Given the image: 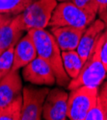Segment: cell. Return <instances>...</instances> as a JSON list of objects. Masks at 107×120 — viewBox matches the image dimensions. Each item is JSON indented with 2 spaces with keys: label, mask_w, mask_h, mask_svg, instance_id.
Masks as SVG:
<instances>
[{
  "label": "cell",
  "mask_w": 107,
  "mask_h": 120,
  "mask_svg": "<svg viewBox=\"0 0 107 120\" xmlns=\"http://www.w3.org/2000/svg\"><path fill=\"white\" fill-rule=\"evenodd\" d=\"M27 33L33 38L38 56L51 67L56 78V83L62 87H67L71 79L64 68L62 50L54 36L45 29H31Z\"/></svg>",
  "instance_id": "1"
},
{
  "label": "cell",
  "mask_w": 107,
  "mask_h": 120,
  "mask_svg": "<svg viewBox=\"0 0 107 120\" xmlns=\"http://www.w3.org/2000/svg\"><path fill=\"white\" fill-rule=\"evenodd\" d=\"M107 76V71L99 57V39L90 57L86 60L80 72L75 78L71 79L67 89H72L82 86L99 87Z\"/></svg>",
  "instance_id": "2"
},
{
  "label": "cell",
  "mask_w": 107,
  "mask_h": 120,
  "mask_svg": "<svg viewBox=\"0 0 107 120\" xmlns=\"http://www.w3.org/2000/svg\"><path fill=\"white\" fill-rule=\"evenodd\" d=\"M96 15L86 13L77 7L72 1H65L57 4L53 11L48 26L62 27L71 26L75 28L86 29L95 19Z\"/></svg>",
  "instance_id": "3"
},
{
  "label": "cell",
  "mask_w": 107,
  "mask_h": 120,
  "mask_svg": "<svg viewBox=\"0 0 107 120\" xmlns=\"http://www.w3.org/2000/svg\"><path fill=\"white\" fill-rule=\"evenodd\" d=\"M99 94V87L79 86L69 94L67 99V118L71 120H85V117L96 103Z\"/></svg>",
  "instance_id": "4"
},
{
  "label": "cell",
  "mask_w": 107,
  "mask_h": 120,
  "mask_svg": "<svg viewBox=\"0 0 107 120\" xmlns=\"http://www.w3.org/2000/svg\"><path fill=\"white\" fill-rule=\"evenodd\" d=\"M57 0H35L21 13L26 31L45 29L51 19Z\"/></svg>",
  "instance_id": "5"
},
{
  "label": "cell",
  "mask_w": 107,
  "mask_h": 120,
  "mask_svg": "<svg viewBox=\"0 0 107 120\" xmlns=\"http://www.w3.org/2000/svg\"><path fill=\"white\" fill-rule=\"evenodd\" d=\"M50 89L25 86L22 88V109L20 120H40L45 98Z\"/></svg>",
  "instance_id": "6"
},
{
  "label": "cell",
  "mask_w": 107,
  "mask_h": 120,
  "mask_svg": "<svg viewBox=\"0 0 107 120\" xmlns=\"http://www.w3.org/2000/svg\"><path fill=\"white\" fill-rule=\"evenodd\" d=\"M67 99L69 93L62 88L55 87L48 92L43 108V119L65 120L67 118Z\"/></svg>",
  "instance_id": "7"
},
{
  "label": "cell",
  "mask_w": 107,
  "mask_h": 120,
  "mask_svg": "<svg viewBox=\"0 0 107 120\" xmlns=\"http://www.w3.org/2000/svg\"><path fill=\"white\" fill-rule=\"evenodd\" d=\"M22 77L35 86H53L56 83L51 67L39 56L22 68Z\"/></svg>",
  "instance_id": "8"
},
{
  "label": "cell",
  "mask_w": 107,
  "mask_h": 120,
  "mask_svg": "<svg viewBox=\"0 0 107 120\" xmlns=\"http://www.w3.org/2000/svg\"><path fill=\"white\" fill-rule=\"evenodd\" d=\"M105 29H106V26L104 22L100 18H98V19H95L84 30V33L81 37L79 44L76 49L77 53L80 55V57L82 58L84 62H86V60L93 53L94 49L96 46V43H98L100 36L102 35Z\"/></svg>",
  "instance_id": "9"
},
{
  "label": "cell",
  "mask_w": 107,
  "mask_h": 120,
  "mask_svg": "<svg viewBox=\"0 0 107 120\" xmlns=\"http://www.w3.org/2000/svg\"><path fill=\"white\" fill-rule=\"evenodd\" d=\"M22 80L18 70H11L0 80V109L22 94Z\"/></svg>",
  "instance_id": "10"
},
{
  "label": "cell",
  "mask_w": 107,
  "mask_h": 120,
  "mask_svg": "<svg viewBox=\"0 0 107 120\" xmlns=\"http://www.w3.org/2000/svg\"><path fill=\"white\" fill-rule=\"evenodd\" d=\"M27 32L23 22L21 14L15 15L6 25L0 29V51L5 50L13 45H16Z\"/></svg>",
  "instance_id": "11"
},
{
  "label": "cell",
  "mask_w": 107,
  "mask_h": 120,
  "mask_svg": "<svg viewBox=\"0 0 107 120\" xmlns=\"http://www.w3.org/2000/svg\"><path fill=\"white\" fill-rule=\"evenodd\" d=\"M37 57L38 53L34 41L32 37L27 33L15 45L12 70H19L20 68H23Z\"/></svg>",
  "instance_id": "12"
},
{
  "label": "cell",
  "mask_w": 107,
  "mask_h": 120,
  "mask_svg": "<svg viewBox=\"0 0 107 120\" xmlns=\"http://www.w3.org/2000/svg\"><path fill=\"white\" fill-rule=\"evenodd\" d=\"M85 29L71 26L51 27V34L62 51L76 50Z\"/></svg>",
  "instance_id": "13"
},
{
  "label": "cell",
  "mask_w": 107,
  "mask_h": 120,
  "mask_svg": "<svg viewBox=\"0 0 107 120\" xmlns=\"http://www.w3.org/2000/svg\"><path fill=\"white\" fill-rule=\"evenodd\" d=\"M62 58H63L64 68L67 74L70 76L71 79L75 78L80 72L85 62L82 60L80 55L77 53L76 50L62 51Z\"/></svg>",
  "instance_id": "14"
},
{
  "label": "cell",
  "mask_w": 107,
  "mask_h": 120,
  "mask_svg": "<svg viewBox=\"0 0 107 120\" xmlns=\"http://www.w3.org/2000/svg\"><path fill=\"white\" fill-rule=\"evenodd\" d=\"M35 0H0V14H9L15 16L21 14Z\"/></svg>",
  "instance_id": "15"
},
{
  "label": "cell",
  "mask_w": 107,
  "mask_h": 120,
  "mask_svg": "<svg viewBox=\"0 0 107 120\" xmlns=\"http://www.w3.org/2000/svg\"><path fill=\"white\" fill-rule=\"evenodd\" d=\"M22 109V94L0 109V120H20Z\"/></svg>",
  "instance_id": "16"
},
{
  "label": "cell",
  "mask_w": 107,
  "mask_h": 120,
  "mask_svg": "<svg viewBox=\"0 0 107 120\" xmlns=\"http://www.w3.org/2000/svg\"><path fill=\"white\" fill-rule=\"evenodd\" d=\"M14 49L15 45L8 48L0 55V80L12 70L14 63Z\"/></svg>",
  "instance_id": "17"
},
{
  "label": "cell",
  "mask_w": 107,
  "mask_h": 120,
  "mask_svg": "<svg viewBox=\"0 0 107 120\" xmlns=\"http://www.w3.org/2000/svg\"><path fill=\"white\" fill-rule=\"evenodd\" d=\"M85 120H107V112L99 99L88 112Z\"/></svg>",
  "instance_id": "18"
},
{
  "label": "cell",
  "mask_w": 107,
  "mask_h": 120,
  "mask_svg": "<svg viewBox=\"0 0 107 120\" xmlns=\"http://www.w3.org/2000/svg\"><path fill=\"white\" fill-rule=\"evenodd\" d=\"M71 1L78 8L88 14L96 15V14L99 13V6L96 0H71Z\"/></svg>",
  "instance_id": "19"
},
{
  "label": "cell",
  "mask_w": 107,
  "mask_h": 120,
  "mask_svg": "<svg viewBox=\"0 0 107 120\" xmlns=\"http://www.w3.org/2000/svg\"><path fill=\"white\" fill-rule=\"evenodd\" d=\"M99 57L107 71V28L99 38Z\"/></svg>",
  "instance_id": "20"
},
{
  "label": "cell",
  "mask_w": 107,
  "mask_h": 120,
  "mask_svg": "<svg viewBox=\"0 0 107 120\" xmlns=\"http://www.w3.org/2000/svg\"><path fill=\"white\" fill-rule=\"evenodd\" d=\"M98 99L99 102L103 106L104 109L107 112V76L104 80V82L100 86V89L99 88V94H98Z\"/></svg>",
  "instance_id": "21"
},
{
  "label": "cell",
  "mask_w": 107,
  "mask_h": 120,
  "mask_svg": "<svg viewBox=\"0 0 107 120\" xmlns=\"http://www.w3.org/2000/svg\"><path fill=\"white\" fill-rule=\"evenodd\" d=\"M13 17H14V15H9V14H0V29L4 25H6Z\"/></svg>",
  "instance_id": "22"
},
{
  "label": "cell",
  "mask_w": 107,
  "mask_h": 120,
  "mask_svg": "<svg viewBox=\"0 0 107 120\" xmlns=\"http://www.w3.org/2000/svg\"><path fill=\"white\" fill-rule=\"evenodd\" d=\"M98 14H99V18L104 22V24H105V26H106V28H107V6L104 7L103 9L99 10Z\"/></svg>",
  "instance_id": "23"
},
{
  "label": "cell",
  "mask_w": 107,
  "mask_h": 120,
  "mask_svg": "<svg viewBox=\"0 0 107 120\" xmlns=\"http://www.w3.org/2000/svg\"><path fill=\"white\" fill-rule=\"evenodd\" d=\"M99 3V11L101 9H103L104 7L107 6V0H96Z\"/></svg>",
  "instance_id": "24"
},
{
  "label": "cell",
  "mask_w": 107,
  "mask_h": 120,
  "mask_svg": "<svg viewBox=\"0 0 107 120\" xmlns=\"http://www.w3.org/2000/svg\"><path fill=\"white\" fill-rule=\"evenodd\" d=\"M59 2H65V1H71V0H57Z\"/></svg>",
  "instance_id": "25"
},
{
  "label": "cell",
  "mask_w": 107,
  "mask_h": 120,
  "mask_svg": "<svg viewBox=\"0 0 107 120\" xmlns=\"http://www.w3.org/2000/svg\"><path fill=\"white\" fill-rule=\"evenodd\" d=\"M1 54H2V52H1V51H0V55H1Z\"/></svg>",
  "instance_id": "26"
}]
</instances>
